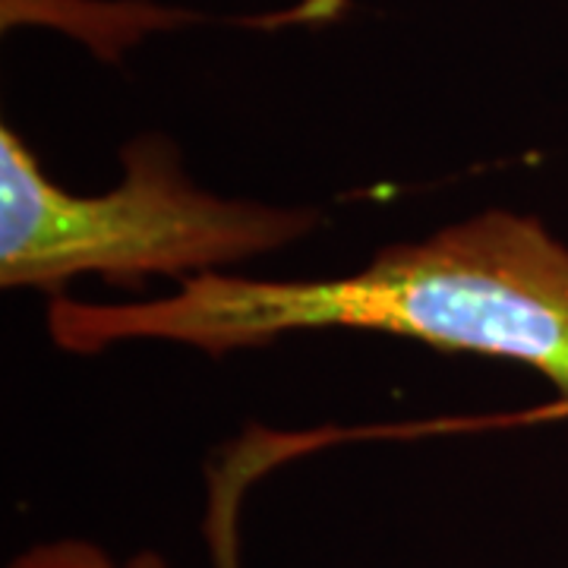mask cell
<instances>
[{"mask_svg": "<svg viewBox=\"0 0 568 568\" xmlns=\"http://www.w3.org/2000/svg\"><path fill=\"white\" fill-rule=\"evenodd\" d=\"M58 351L95 357L162 342L222 361L301 332H379L443 354L528 366L568 410V244L537 215L487 209L420 241L383 246L328 278H250L215 272L159 301H48Z\"/></svg>", "mask_w": 568, "mask_h": 568, "instance_id": "cell-1", "label": "cell"}, {"mask_svg": "<svg viewBox=\"0 0 568 568\" xmlns=\"http://www.w3.org/2000/svg\"><path fill=\"white\" fill-rule=\"evenodd\" d=\"M323 224L313 205L209 193L183 168L178 142L142 133L121 149V181L73 193L20 133L0 126V284L67 297L77 278L140 287L190 282L282 253Z\"/></svg>", "mask_w": 568, "mask_h": 568, "instance_id": "cell-2", "label": "cell"}, {"mask_svg": "<svg viewBox=\"0 0 568 568\" xmlns=\"http://www.w3.org/2000/svg\"><path fill=\"white\" fill-rule=\"evenodd\" d=\"M7 568H171V562L152 549L133 552L126 559H114L99 544L63 537V540H51V544L26 549Z\"/></svg>", "mask_w": 568, "mask_h": 568, "instance_id": "cell-3", "label": "cell"}, {"mask_svg": "<svg viewBox=\"0 0 568 568\" xmlns=\"http://www.w3.org/2000/svg\"><path fill=\"white\" fill-rule=\"evenodd\" d=\"M351 0H297L291 7L294 26H328V22L345 20Z\"/></svg>", "mask_w": 568, "mask_h": 568, "instance_id": "cell-4", "label": "cell"}]
</instances>
